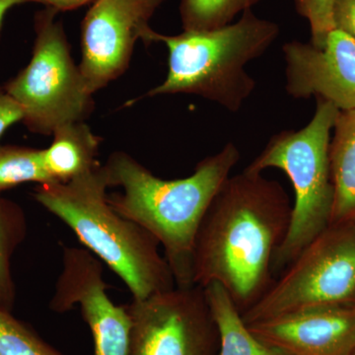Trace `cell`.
<instances>
[{
    "label": "cell",
    "instance_id": "21",
    "mask_svg": "<svg viewBox=\"0 0 355 355\" xmlns=\"http://www.w3.org/2000/svg\"><path fill=\"white\" fill-rule=\"evenodd\" d=\"M23 110L11 97L4 86L0 85V139L15 123L23 121Z\"/></svg>",
    "mask_w": 355,
    "mask_h": 355
},
{
    "label": "cell",
    "instance_id": "11",
    "mask_svg": "<svg viewBox=\"0 0 355 355\" xmlns=\"http://www.w3.org/2000/svg\"><path fill=\"white\" fill-rule=\"evenodd\" d=\"M286 91L296 99L318 96L342 112L355 110V39L335 28L321 48L293 41L282 46Z\"/></svg>",
    "mask_w": 355,
    "mask_h": 355
},
{
    "label": "cell",
    "instance_id": "12",
    "mask_svg": "<svg viewBox=\"0 0 355 355\" xmlns=\"http://www.w3.org/2000/svg\"><path fill=\"white\" fill-rule=\"evenodd\" d=\"M261 343L288 355H350L355 304L315 306L247 324Z\"/></svg>",
    "mask_w": 355,
    "mask_h": 355
},
{
    "label": "cell",
    "instance_id": "24",
    "mask_svg": "<svg viewBox=\"0 0 355 355\" xmlns=\"http://www.w3.org/2000/svg\"><path fill=\"white\" fill-rule=\"evenodd\" d=\"M29 2L28 0H0V37H1L2 26L6 16L14 7Z\"/></svg>",
    "mask_w": 355,
    "mask_h": 355
},
{
    "label": "cell",
    "instance_id": "2",
    "mask_svg": "<svg viewBox=\"0 0 355 355\" xmlns=\"http://www.w3.org/2000/svg\"><path fill=\"white\" fill-rule=\"evenodd\" d=\"M240 160L229 142L219 153L203 158L191 176L163 180L123 151L112 153L104 164L110 205L157 240L174 275L176 286H195L193 254L196 236L205 212L222 184Z\"/></svg>",
    "mask_w": 355,
    "mask_h": 355
},
{
    "label": "cell",
    "instance_id": "15",
    "mask_svg": "<svg viewBox=\"0 0 355 355\" xmlns=\"http://www.w3.org/2000/svg\"><path fill=\"white\" fill-rule=\"evenodd\" d=\"M219 336L217 355H288L261 343L250 331L227 291L212 282L205 287Z\"/></svg>",
    "mask_w": 355,
    "mask_h": 355
},
{
    "label": "cell",
    "instance_id": "23",
    "mask_svg": "<svg viewBox=\"0 0 355 355\" xmlns=\"http://www.w3.org/2000/svg\"><path fill=\"white\" fill-rule=\"evenodd\" d=\"M28 1L40 2V3L44 4L46 7L55 9L58 12H62V11L74 10V9L80 8V7L90 3L94 0H28Z\"/></svg>",
    "mask_w": 355,
    "mask_h": 355
},
{
    "label": "cell",
    "instance_id": "19",
    "mask_svg": "<svg viewBox=\"0 0 355 355\" xmlns=\"http://www.w3.org/2000/svg\"><path fill=\"white\" fill-rule=\"evenodd\" d=\"M0 355H64L31 326L0 309Z\"/></svg>",
    "mask_w": 355,
    "mask_h": 355
},
{
    "label": "cell",
    "instance_id": "20",
    "mask_svg": "<svg viewBox=\"0 0 355 355\" xmlns=\"http://www.w3.org/2000/svg\"><path fill=\"white\" fill-rule=\"evenodd\" d=\"M338 0H295L299 14L310 25L312 44L321 48L327 36L336 28L335 10Z\"/></svg>",
    "mask_w": 355,
    "mask_h": 355
},
{
    "label": "cell",
    "instance_id": "9",
    "mask_svg": "<svg viewBox=\"0 0 355 355\" xmlns=\"http://www.w3.org/2000/svg\"><path fill=\"white\" fill-rule=\"evenodd\" d=\"M163 0H94L81 24V73L98 91L123 76L137 42L153 30L150 20Z\"/></svg>",
    "mask_w": 355,
    "mask_h": 355
},
{
    "label": "cell",
    "instance_id": "7",
    "mask_svg": "<svg viewBox=\"0 0 355 355\" xmlns=\"http://www.w3.org/2000/svg\"><path fill=\"white\" fill-rule=\"evenodd\" d=\"M242 318L247 324L315 306L355 304V220L330 223Z\"/></svg>",
    "mask_w": 355,
    "mask_h": 355
},
{
    "label": "cell",
    "instance_id": "5",
    "mask_svg": "<svg viewBox=\"0 0 355 355\" xmlns=\"http://www.w3.org/2000/svg\"><path fill=\"white\" fill-rule=\"evenodd\" d=\"M340 110L319 99L316 112L306 127L273 135L248 171L261 173L277 168L293 186L288 232L273 260L272 272L282 273L313 239L331 223L334 205L330 146L331 132Z\"/></svg>",
    "mask_w": 355,
    "mask_h": 355
},
{
    "label": "cell",
    "instance_id": "14",
    "mask_svg": "<svg viewBox=\"0 0 355 355\" xmlns=\"http://www.w3.org/2000/svg\"><path fill=\"white\" fill-rule=\"evenodd\" d=\"M330 146L334 205L331 223L355 220V110L340 112Z\"/></svg>",
    "mask_w": 355,
    "mask_h": 355
},
{
    "label": "cell",
    "instance_id": "22",
    "mask_svg": "<svg viewBox=\"0 0 355 355\" xmlns=\"http://www.w3.org/2000/svg\"><path fill=\"white\" fill-rule=\"evenodd\" d=\"M336 28L355 39V0H338L335 10Z\"/></svg>",
    "mask_w": 355,
    "mask_h": 355
},
{
    "label": "cell",
    "instance_id": "3",
    "mask_svg": "<svg viewBox=\"0 0 355 355\" xmlns=\"http://www.w3.org/2000/svg\"><path fill=\"white\" fill-rule=\"evenodd\" d=\"M104 164L71 181L39 184L35 200L57 216L142 300L176 286L157 240L110 205Z\"/></svg>",
    "mask_w": 355,
    "mask_h": 355
},
{
    "label": "cell",
    "instance_id": "8",
    "mask_svg": "<svg viewBox=\"0 0 355 355\" xmlns=\"http://www.w3.org/2000/svg\"><path fill=\"white\" fill-rule=\"evenodd\" d=\"M130 355H217L219 336L205 288L175 286L125 305Z\"/></svg>",
    "mask_w": 355,
    "mask_h": 355
},
{
    "label": "cell",
    "instance_id": "13",
    "mask_svg": "<svg viewBox=\"0 0 355 355\" xmlns=\"http://www.w3.org/2000/svg\"><path fill=\"white\" fill-rule=\"evenodd\" d=\"M51 146L43 149L44 166L51 181H71L99 164L101 139L86 121L67 123L53 133Z\"/></svg>",
    "mask_w": 355,
    "mask_h": 355
},
{
    "label": "cell",
    "instance_id": "16",
    "mask_svg": "<svg viewBox=\"0 0 355 355\" xmlns=\"http://www.w3.org/2000/svg\"><path fill=\"white\" fill-rule=\"evenodd\" d=\"M27 217L19 203L0 197V309L13 312L17 298L12 272L14 254L25 241Z\"/></svg>",
    "mask_w": 355,
    "mask_h": 355
},
{
    "label": "cell",
    "instance_id": "17",
    "mask_svg": "<svg viewBox=\"0 0 355 355\" xmlns=\"http://www.w3.org/2000/svg\"><path fill=\"white\" fill-rule=\"evenodd\" d=\"M43 149L0 146V195L26 183H51Z\"/></svg>",
    "mask_w": 355,
    "mask_h": 355
},
{
    "label": "cell",
    "instance_id": "10",
    "mask_svg": "<svg viewBox=\"0 0 355 355\" xmlns=\"http://www.w3.org/2000/svg\"><path fill=\"white\" fill-rule=\"evenodd\" d=\"M102 261L88 250L64 247L50 308L67 313L78 306L94 342V355H130V323L125 306L107 294Z\"/></svg>",
    "mask_w": 355,
    "mask_h": 355
},
{
    "label": "cell",
    "instance_id": "1",
    "mask_svg": "<svg viewBox=\"0 0 355 355\" xmlns=\"http://www.w3.org/2000/svg\"><path fill=\"white\" fill-rule=\"evenodd\" d=\"M292 205L284 187L244 171L222 184L198 228L193 282L220 284L246 312L273 282L275 254L288 232Z\"/></svg>",
    "mask_w": 355,
    "mask_h": 355
},
{
    "label": "cell",
    "instance_id": "18",
    "mask_svg": "<svg viewBox=\"0 0 355 355\" xmlns=\"http://www.w3.org/2000/svg\"><path fill=\"white\" fill-rule=\"evenodd\" d=\"M261 0H181L180 16L184 31H207L232 23Z\"/></svg>",
    "mask_w": 355,
    "mask_h": 355
},
{
    "label": "cell",
    "instance_id": "6",
    "mask_svg": "<svg viewBox=\"0 0 355 355\" xmlns=\"http://www.w3.org/2000/svg\"><path fill=\"white\" fill-rule=\"evenodd\" d=\"M58 13L46 6L36 13L31 60L4 85L23 110L22 123L36 135L86 121L95 108Z\"/></svg>",
    "mask_w": 355,
    "mask_h": 355
},
{
    "label": "cell",
    "instance_id": "4",
    "mask_svg": "<svg viewBox=\"0 0 355 355\" xmlns=\"http://www.w3.org/2000/svg\"><path fill=\"white\" fill-rule=\"evenodd\" d=\"M279 34L272 21L252 9L235 23L207 31H184L169 36L151 30L144 44L163 43L168 49V73L144 97L190 94L238 112L256 83L245 67L260 58Z\"/></svg>",
    "mask_w": 355,
    "mask_h": 355
},
{
    "label": "cell",
    "instance_id": "25",
    "mask_svg": "<svg viewBox=\"0 0 355 355\" xmlns=\"http://www.w3.org/2000/svg\"><path fill=\"white\" fill-rule=\"evenodd\" d=\"M350 355H355V350H354V352H352V354H350Z\"/></svg>",
    "mask_w": 355,
    "mask_h": 355
}]
</instances>
